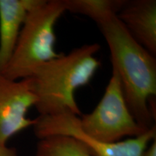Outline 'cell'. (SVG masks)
Segmentation results:
<instances>
[{"label": "cell", "instance_id": "cell-1", "mask_svg": "<svg viewBox=\"0 0 156 156\" xmlns=\"http://www.w3.org/2000/svg\"><path fill=\"white\" fill-rule=\"evenodd\" d=\"M108 44L112 69L119 77L130 112L146 129L155 126L150 101L156 95V59L138 44L124 24L112 13L95 23Z\"/></svg>", "mask_w": 156, "mask_h": 156}, {"label": "cell", "instance_id": "cell-2", "mask_svg": "<svg viewBox=\"0 0 156 156\" xmlns=\"http://www.w3.org/2000/svg\"><path fill=\"white\" fill-rule=\"evenodd\" d=\"M98 44H85L67 54L42 64L30 75L39 116H52L70 112L80 116L75 91L90 83L101 62L95 56Z\"/></svg>", "mask_w": 156, "mask_h": 156}, {"label": "cell", "instance_id": "cell-3", "mask_svg": "<svg viewBox=\"0 0 156 156\" xmlns=\"http://www.w3.org/2000/svg\"><path fill=\"white\" fill-rule=\"evenodd\" d=\"M65 12L64 0H43L32 9L1 73L13 80L28 78L39 66L61 55L55 50V25Z\"/></svg>", "mask_w": 156, "mask_h": 156}, {"label": "cell", "instance_id": "cell-4", "mask_svg": "<svg viewBox=\"0 0 156 156\" xmlns=\"http://www.w3.org/2000/svg\"><path fill=\"white\" fill-rule=\"evenodd\" d=\"M79 124L87 136L107 143L119 142L124 136L135 137L149 129L140 125L130 112L119 77L113 69L100 102L92 112L82 114Z\"/></svg>", "mask_w": 156, "mask_h": 156}, {"label": "cell", "instance_id": "cell-5", "mask_svg": "<svg viewBox=\"0 0 156 156\" xmlns=\"http://www.w3.org/2000/svg\"><path fill=\"white\" fill-rule=\"evenodd\" d=\"M79 117L70 112L52 116H38L34 125L38 139L52 135L70 136L80 141L93 156H142L151 142L155 139V126L141 135L114 143L100 142L82 131Z\"/></svg>", "mask_w": 156, "mask_h": 156}, {"label": "cell", "instance_id": "cell-6", "mask_svg": "<svg viewBox=\"0 0 156 156\" xmlns=\"http://www.w3.org/2000/svg\"><path fill=\"white\" fill-rule=\"evenodd\" d=\"M36 102L30 78L13 80L0 73L1 145H7L13 136L34 126L36 119H31L27 115Z\"/></svg>", "mask_w": 156, "mask_h": 156}, {"label": "cell", "instance_id": "cell-7", "mask_svg": "<svg viewBox=\"0 0 156 156\" xmlns=\"http://www.w3.org/2000/svg\"><path fill=\"white\" fill-rule=\"evenodd\" d=\"M117 17L138 44L156 55V1L125 0Z\"/></svg>", "mask_w": 156, "mask_h": 156}, {"label": "cell", "instance_id": "cell-8", "mask_svg": "<svg viewBox=\"0 0 156 156\" xmlns=\"http://www.w3.org/2000/svg\"><path fill=\"white\" fill-rule=\"evenodd\" d=\"M43 0H0V73L10 59L23 25Z\"/></svg>", "mask_w": 156, "mask_h": 156}, {"label": "cell", "instance_id": "cell-9", "mask_svg": "<svg viewBox=\"0 0 156 156\" xmlns=\"http://www.w3.org/2000/svg\"><path fill=\"white\" fill-rule=\"evenodd\" d=\"M36 156H93L79 140L70 136L52 135L39 140Z\"/></svg>", "mask_w": 156, "mask_h": 156}, {"label": "cell", "instance_id": "cell-10", "mask_svg": "<svg viewBox=\"0 0 156 156\" xmlns=\"http://www.w3.org/2000/svg\"><path fill=\"white\" fill-rule=\"evenodd\" d=\"M66 11L81 14L95 23L111 13L119 12L125 0H64Z\"/></svg>", "mask_w": 156, "mask_h": 156}, {"label": "cell", "instance_id": "cell-11", "mask_svg": "<svg viewBox=\"0 0 156 156\" xmlns=\"http://www.w3.org/2000/svg\"><path fill=\"white\" fill-rule=\"evenodd\" d=\"M0 156H18L15 147H8L7 145L0 144Z\"/></svg>", "mask_w": 156, "mask_h": 156}, {"label": "cell", "instance_id": "cell-12", "mask_svg": "<svg viewBox=\"0 0 156 156\" xmlns=\"http://www.w3.org/2000/svg\"><path fill=\"white\" fill-rule=\"evenodd\" d=\"M142 156H156V139L152 141V143L145 150Z\"/></svg>", "mask_w": 156, "mask_h": 156}]
</instances>
